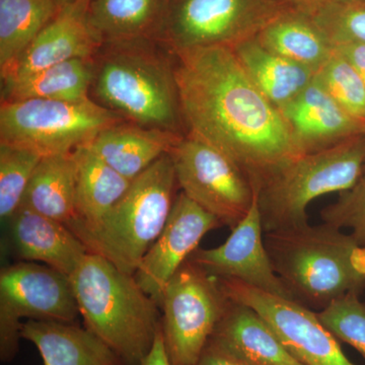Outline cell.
I'll return each instance as SVG.
<instances>
[{"label": "cell", "mask_w": 365, "mask_h": 365, "mask_svg": "<svg viewBox=\"0 0 365 365\" xmlns=\"http://www.w3.org/2000/svg\"><path fill=\"white\" fill-rule=\"evenodd\" d=\"M186 134L215 146L255 189L300 153L280 110L255 86L232 48L174 54Z\"/></svg>", "instance_id": "1"}, {"label": "cell", "mask_w": 365, "mask_h": 365, "mask_svg": "<svg viewBox=\"0 0 365 365\" xmlns=\"http://www.w3.org/2000/svg\"><path fill=\"white\" fill-rule=\"evenodd\" d=\"M90 97L126 121L186 134L175 56L155 38L103 43L93 56Z\"/></svg>", "instance_id": "2"}, {"label": "cell", "mask_w": 365, "mask_h": 365, "mask_svg": "<svg viewBox=\"0 0 365 365\" xmlns=\"http://www.w3.org/2000/svg\"><path fill=\"white\" fill-rule=\"evenodd\" d=\"M274 270L294 299L319 311L365 290V247L324 222L264 232Z\"/></svg>", "instance_id": "3"}, {"label": "cell", "mask_w": 365, "mask_h": 365, "mask_svg": "<svg viewBox=\"0 0 365 365\" xmlns=\"http://www.w3.org/2000/svg\"><path fill=\"white\" fill-rule=\"evenodd\" d=\"M69 279L85 328L125 365H140L162 328L160 304L101 255L86 254Z\"/></svg>", "instance_id": "4"}, {"label": "cell", "mask_w": 365, "mask_h": 365, "mask_svg": "<svg viewBox=\"0 0 365 365\" xmlns=\"http://www.w3.org/2000/svg\"><path fill=\"white\" fill-rule=\"evenodd\" d=\"M178 187L174 163L167 153L136 177L104 220L79 239L90 253L134 275L167 223Z\"/></svg>", "instance_id": "5"}, {"label": "cell", "mask_w": 365, "mask_h": 365, "mask_svg": "<svg viewBox=\"0 0 365 365\" xmlns=\"http://www.w3.org/2000/svg\"><path fill=\"white\" fill-rule=\"evenodd\" d=\"M364 170L365 133L294 158L257 189L264 232L309 223L312 201L351 189Z\"/></svg>", "instance_id": "6"}, {"label": "cell", "mask_w": 365, "mask_h": 365, "mask_svg": "<svg viewBox=\"0 0 365 365\" xmlns=\"http://www.w3.org/2000/svg\"><path fill=\"white\" fill-rule=\"evenodd\" d=\"M124 120L91 98L81 102L2 101L0 144L42 158L66 155L88 146L100 132Z\"/></svg>", "instance_id": "7"}, {"label": "cell", "mask_w": 365, "mask_h": 365, "mask_svg": "<svg viewBox=\"0 0 365 365\" xmlns=\"http://www.w3.org/2000/svg\"><path fill=\"white\" fill-rule=\"evenodd\" d=\"M288 6L280 0H169L155 39L173 54L197 48H235Z\"/></svg>", "instance_id": "8"}, {"label": "cell", "mask_w": 365, "mask_h": 365, "mask_svg": "<svg viewBox=\"0 0 365 365\" xmlns=\"http://www.w3.org/2000/svg\"><path fill=\"white\" fill-rule=\"evenodd\" d=\"M230 299L215 276L191 260L163 292V342L173 365H193L227 312Z\"/></svg>", "instance_id": "9"}, {"label": "cell", "mask_w": 365, "mask_h": 365, "mask_svg": "<svg viewBox=\"0 0 365 365\" xmlns=\"http://www.w3.org/2000/svg\"><path fill=\"white\" fill-rule=\"evenodd\" d=\"M81 317L71 279L34 262H18L0 273V359L20 349L21 319L74 323Z\"/></svg>", "instance_id": "10"}, {"label": "cell", "mask_w": 365, "mask_h": 365, "mask_svg": "<svg viewBox=\"0 0 365 365\" xmlns=\"http://www.w3.org/2000/svg\"><path fill=\"white\" fill-rule=\"evenodd\" d=\"M182 193L235 228L248 215L257 190L237 163L210 144L185 134L170 153Z\"/></svg>", "instance_id": "11"}, {"label": "cell", "mask_w": 365, "mask_h": 365, "mask_svg": "<svg viewBox=\"0 0 365 365\" xmlns=\"http://www.w3.org/2000/svg\"><path fill=\"white\" fill-rule=\"evenodd\" d=\"M218 279V278H217ZM232 302L251 307L265 319L287 351L302 365H355L318 314L297 300L269 294L235 279H218Z\"/></svg>", "instance_id": "12"}, {"label": "cell", "mask_w": 365, "mask_h": 365, "mask_svg": "<svg viewBox=\"0 0 365 365\" xmlns=\"http://www.w3.org/2000/svg\"><path fill=\"white\" fill-rule=\"evenodd\" d=\"M189 260L218 279H235L269 294L294 299L274 270L264 244L258 198L227 241L213 249H197Z\"/></svg>", "instance_id": "13"}, {"label": "cell", "mask_w": 365, "mask_h": 365, "mask_svg": "<svg viewBox=\"0 0 365 365\" xmlns=\"http://www.w3.org/2000/svg\"><path fill=\"white\" fill-rule=\"evenodd\" d=\"M220 227L215 215L182 192L178 194L165 227L134 274L139 287L160 307L173 276L198 249L204 235Z\"/></svg>", "instance_id": "14"}, {"label": "cell", "mask_w": 365, "mask_h": 365, "mask_svg": "<svg viewBox=\"0 0 365 365\" xmlns=\"http://www.w3.org/2000/svg\"><path fill=\"white\" fill-rule=\"evenodd\" d=\"M88 1L81 0L61 6L11 71L2 76L1 83L25 78L69 60L93 58L102 43L91 31L86 19Z\"/></svg>", "instance_id": "15"}, {"label": "cell", "mask_w": 365, "mask_h": 365, "mask_svg": "<svg viewBox=\"0 0 365 365\" xmlns=\"http://www.w3.org/2000/svg\"><path fill=\"white\" fill-rule=\"evenodd\" d=\"M280 112L302 153L325 150L365 133V124L350 116L314 78Z\"/></svg>", "instance_id": "16"}, {"label": "cell", "mask_w": 365, "mask_h": 365, "mask_svg": "<svg viewBox=\"0 0 365 365\" xmlns=\"http://www.w3.org/2000/svg\"><path fill=\"white\" fill-rule=\"evenodd\" d=\"M7 222L16 254L26 262H41L69 277L90 253L66 225L31 209L19 208Z\"/></svg>", "instance_id": "17"}, {"label": "cell", "mask_w": 365, "mask_h": 365, "mask_svg": "<svg viewBox=\"0 0 365 365\" xmlns=\"http://www.w3.org/2000/svg\"><path fill=\"white\" fill-rule=\"evenodd\" d=\"M182 136L124 120L100 132L86 148L121 176L133 181L158 158L170 153Z\"/></svg>", "instance_id": "18"}, {"label": "cell", "mask_w": 365, "mask_h": 365, "mask_svg": "<svg viewBox=\"0 0 365 365\" xmlns=\"http://www.w3.org/2000/svg\"><path fill=\"white\" fill-rule=\"evenodd\" d=\"M21 336L36 346L44 365H125L109 346L76 323L29 319Z\"/></svg>", "instance_id": "19"}, {"label": "cell", "mask_w": 365, "mask_h": 365, "mask_svg": "<svg viewBox=\"0 0 365 365\" xmlns=\"http://www.w3.org/2000/svg\"><path fill=\"white\" fill-rule=\"evenodd\" d=\"M211 339L225 345L249 365H302L287 351L260 314L232 300Z\"/></svg>", "instance_id": "20"}, {"label": "cell", "mask_w": 365, "mask_h": 365, "mask_svg": "<svg viewBox=\"0 0 365 365\" xmlns=\"http://www.w3.org/2000/svg\"><path fill=\"white\" fill-rule=\"evenodd\" d=\"M74 155L78 167L76 220L69 228L79 237L104 220L128 191L132 181L121 176L86 146L74 151Z\"/></svg>", "instance_id": "21"}, {"label": "cell", "mask_w": 365, "mask_h": 365, "mask_svg": "<svg viewBox=\"0 0 365 365\" xmlns=\"http://www.w3.org/2000/svg\"><path fill=\"white\" fill-rule=\"evenodd\" d=\"M232 50L255 86L279 110L297 97L314 78L311 69L269 51L257 37Z\"/></svg>", "instance_id": "22"}, {"label": "cell", "mask_w": 365, "mask_h": 365, "mask_svg": "<svg viewBox=\"0 0 365 365\" xmlns=\"http://www.w3.org/2000/svg\"><path fill=\"white\" fill-rule=\"evenodd\" d=\"M269 51L316 73L333 55V45L309 14L287 7L257 36Z\"/></svg>", "instance_id": "23"}, {"label": "cell", "mask_w": 365, "mask_h": 365, "mask_svg": "<svg viewBox=\"0 0 365 365\" xmlns=\"http://www.w3.org/2000/svg\"><path fill=\"white\" fill-rule=\"evenodd\" d=\"M76 155L43 158L36 168L20 207H25L71 227L76 220Z\"/></svg>", "instance_id": "24"}, {"label": "cell", "mask_w": 365, "mask_h": 365, "mask_svg": "<svg viewBox=\"0 0 365 365\" xmlns=\"http://www.w3.org/2000/svg\"><path fill=\"white\" fill-rule=\"evenodd\" d=\"M169 0H90L86 19L101 43L155 38Z\"/></svg>", "instance_id": "25"}, {"label": "cell", "mask_w": 365, "mask_h": 365, "mask_svg": "<svg viewBox=\"0 0 365 365\" xmlns=\"http://www.w3.org/2000/svg\"><path fill=\"white\" fill-rule=\"evenodd\" d=\"M93 76V57L69 60L1 83V102L31 98L81 102L91 98Z\"/></svg>", "instance_id": "26"}, {"label": "cell", "mask_w": 365, "mask_h": 365, "mask_svg": "<svg viewBox=\"0 0 365 365\" xmlns=\"http://www.w3.org/2000/svg\"><path fill=\"white\" fill-rule=\"evenodd\" d=\"M60 9L55 0H0L1 78L11 71Z\"/></svg>", "instance_id": "27"}, {"label": "cell", "mask_w": 365, "mask_h": 365, "mask_svg": "<svg viewBox=\"0 0 365 365\" xmlns=\"http://www.w3.org/2000/svg\"><path fill=\"white\" fill-rule=\"evenodd\" d=\"M314 81L350 116L365 124V83L339 52L334 49L332 56L314 73Z\"/></svg>", "instance_id": "28"}, {"label": "cell", "mask_w": 365, "mask_h": 365, "mask_svg": "<svg viewBox=\"0 0 365 365\" xmlns=\"http://www.w3.org/2000/svg\"><path fill=\"white\" fill-rule=\"evenodd\" d=\"M42 157L0 144V216L9 220L20 208L29 182Z\"/></svg>", "instance_id": "29"}, {"label": "cell", "mask_w": 365, "mask_h": 365, "mask_svg": "<svg viewBox=\"0 0 365 365\" xmlns=\"http://www.w3.org/2000/svg\"><path fill=\"white\" fill-rule=\"evenodd\" d=\"M317 314L336 339L352 346L365 359V302L359 294L344 295Z\"/></svg>", "instance_id": "30"}, {"label": "cell", "mask_w": 365, "mask_h": 365, "mask_svg": "<svg viewBox=\"0 0 365 365\" xmlns=\"http://www.w3.org/2000/svg\"><path fill=\"white\" fill-rule=\"evenodd\" d=\"M309 16L333 47L365 44V0L327 6Z\"/></svg>", "instance_id": "31"}, {"label": "cell", "mask_w": 365, "mask_h": 365, "mask_svg": "<svg viewBox=\"0 0 365 365\" xmlns=\"http://www.w3.org/2000/svg\"><path fill=\"white\" fill-rule=\"evenodd\" d=\"M321 218L340 230L349 228L353 239L365 247V173L351 189L321 211Z\"/></svg>", "instance_id": "32"}, {"label": "cell", "mask_w": 365, "mask_h": 365, "mask_svg": "<svg viewBox=\"0 0 365 365\" xmlns=\"http://www.w3.org/2000/svg\"><path fill=\"white\" fill-rule=\"evenodd\" d=\"M193 365H249L235 352L215 339H209Z\"/></svg>", "instance_id": "33"}, {"label": "cell", "mask_w": 365, "mask_h": 365, "mask_svg": "<svg viewBox=\"0 0 365 365\" xmlns=\"http://www.w3.org/2000/svg\"><path fill=\"white\" fill-rule=\"evenodd\" d=\"M334 49L350 62L365 83V44L339 45L335 46Z\"/></svg>", "instance_id": "34"}, {"label": "cell", "mask_w": 365, "mask_h": 365, "mask_svg": "<svg viewBox=\"0 0 365 365\" xmlns=\"http://www.w3.org/2000/svg\"><path fill=\"white\" fill-rule=\"evenodd\" d=\"M282 4L297 11L307 14H312L335 4H348V2L360 1V0H280Z\"/></svg>", "instance_id": "35"}, {"label": "cell", "mask_w": 365, "mask_h": 365, "mask_svg": "<svg viewBox=\"0 0 365 365\" xmlns=\"http://www.w3.org/2000/svg\"><path fill=\"white\" fill-rule=\"evenodd\" d=\"M140 365H173L165 350L162 328L158 331L150 353L144 357Z\"/></svg>", "instance_id": "36"}, {"label": "cell", "mask_w": 365, "mask_h": 365, "mask_svg": "<svg viewBox=\"0 0 365 365\" xmlns=\"http://www.w3.org/2000/svg\"><path fill=\"white\" fill-rule=\"evenodd\" d=\"M60 6H68V4H76L81 0H55Z\"/></svg>", "instance_id": "37"}, {"label": "cell", "mask_w": 365, "mask_h": 365, "mask_svg": "<svg viewBox=\"0 0 365 365\" xmlns=\"http://www.w3.org/2000/svg\"><path fill=\"white\" fill-rule=\"evenodd\" d=\"M364 173H365V170H364Z\"/></svg>", "instance_id": "38"}]
</instances>
